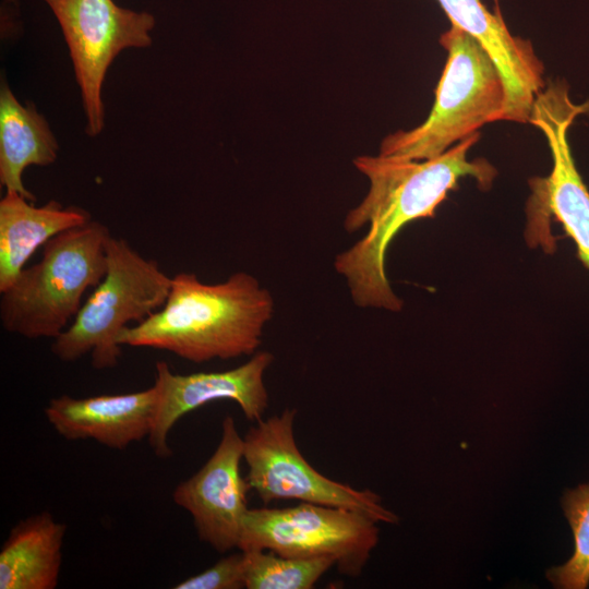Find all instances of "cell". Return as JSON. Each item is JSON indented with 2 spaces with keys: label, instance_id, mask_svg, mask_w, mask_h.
I'll list each match as a JSON object with an SVG mask.
<instances>
[{
  "label": "cell",
  "instance_id": "cell-1",
  "mask_svg": "<svg viewBox=\"0 0 589 589\" xmlns=\"http://www.w3.org/2000/svg\"><path fill=\"white\" fill-rule=\"evenodd\" d=\"M479 140L473 133L437 157L411 160L393 156L362 155L353 165L369 180L361 203L345 217L348 233L369 226L366 235L334 261L335 271L348 285L360 308L399 312L402 300L393 291L385 272V255L395 236L409 223L434 217L438 205L458 181L471 177L488 190L496 169L485 159L469 160L467 153Z\"/></svg>",
  "mask_w": 589,
  "mask_h": 589
},
{
  "label": "cell",
  "instance_id": "cell-2",
  "mask_svg": "<svg viewBox=\"0 0 589 589\" xmlns=\"http://www.w3.org/2000/svg\"><path fill=\"white\" fill-rule=\"evenodd\" d=\"M274 306L271 292L249 273L237 272L218 284L178 273L165 304L124 328L118 341L166 350L194 363L253 356Z\"/></svg>",
  "mask_w": 589,
  "mask_h": 589
},
{
  "label": "cell",
  "instance_id": "cell-3",
  "mask_svg": "<svg viewBox=\"0 0 589 589\" xmlns=\"http://www.w3.org/2000/svg\"><path fill=\"white\" fill-rule=\"evenodd\" d=\"M111 233L97 220L63 231L43 247L39 262L25 267L1 293L4 330L27 339L57 338L72 323L83 297L107 269Z\"/></svg>",
  "mask_w": 589,
  "mask_h": 589
},
{
  "label": "cell",
  "instance_id": "cell-4",
  "mask_svg": "<svg viewBox=\"0 0 589 589\" xmlns=\"http://www.w3.org/2000/svg\"><path fill=\"white\" fill-rule=\"evenodd\" d=\"M440 41L447 50V60L430 115L414 129L384 137L380 155L434 158L484 124L505 119V83L484 48L455 25Z\"/></svg>",
  "mask_w": 589,
  "mask_h": 589
},
{
  "label": "cell",
  "instance_id": "cell-5",
  "mask_svg": "<svg viewBox=\"0 0 589 589\" xmlns=\"http://www.w3.org/2000/svg\"><path fill=\"white\" fill-rule=\"evenodd\" d=\"M107 269L68 328L53 339L51 352L64 362L91 354L97 370L118 365V338L129 323L143 322L166 302L172 277L153 259L142 256L122 239L107 242Z\"/></svg>",
  "mask_w": 589,
  "mask_h": 589
},
{
  "label": "cell",
  "instance_id": "cell-6",
  "mask_svg": "<svg viewBox=\"0 0 589 589\" xmlns=\"http://www.w3.org/2000/svg\"><path fill=\"white\" fill-rule=\"evenodd\" d=\"M589 113V101L575 104L568 85L551 82L536 97L529 123L538 128L548 141L552 170L545 178L530 180L526 237L531 247L541 245L545 252L555 250L550 230L554 217L575 242L577 257L589 271V190L573 157L568 130L579 115Z\"/></svg>",
  "mask_w": 589,
  "mask_h": 589
},
{
  "label": "cell",
  "instance_id": "cell-7",
  "mask_svg": "<svg viewBox=\"0 0 589 589\" xmlns=\"http://www.w3.org/2000/svg\"><path fill=\"white\" fill-rule=\"evenodd\" d=\"M376 524L359 512L305 502L286 508H249L238 549L330 557L340 574L358 577L378 542Z\"/></svg>",
  "mask_w": 589,
  "mask_h": 589
},
{
  "label": "cell",
  "instance_id": "cell-8",
  "mask_svg": "<svg viewBox=\"0 0 589 589\" xmlns=\"http://www.w3.org/2000/svg\"><path fill=\"white\" fill-rule=\"evenodd\" d=\"M296 409L287 408L280 414L262 419L245 433L243 460L251 490L264 503L299 500L359 512L377 522L396 524L397 515L383 506L380 495L334 481L311 466L296 443Z\"/></svg>",
  "mask_w": 589,
  "mask_h": 589
},
{
  "label": "cell",
  "instance_id": "cell-9",
  "mask_svg": "<svg viewBox=\"0 0 589 589\" xmlns=\"http://www.w3.org/2000/svg\"><path fill=\"white\" fill-rule=\"evenodd\" d=\"M57 17L70 50L87 118V133L104 128L103 82L112 60L127 48L152 44L155 19L112 0H44Z\"/></svg>",
  "mask_w": 589,
  "mask_h": 589
},
{
  "label": "cell",
  "instance_id": "cell-10",
  "mask_svg": "<svg viewBox=\"0 0 589 589\" xmlns=\"http://www.w3.org/2000/svg\"><path fill=\"white\" fill-rule=\"evenodd\" d=\"M274 361L269 351H256L245 363L221 372L176 374L165 361L156 362L157 404L148 435L154 454L168 458V436L184 414L216 400L238 404L247 420L259 422L268 407L264 373Z\"/></svg>",
  "mask_w": 589,
  "mask_h": 589
},
{
  "label": "cell",
  "instance_id": "cell-11",
  "mask_svg": "<svg viewBox=\"0 0 589 589\" xmlns=\"http://www.w3.org/2000/svg\"><path fill=\"white\" fill-rule=\"evenodd\" d=\"M243 460V437L235 419L221 422L220 441L208 460L189 479L180 482L173 502L192 516L202 542L219 553L239 546L243 519L249 510L251 486L240 472Z\"/></svg>",
  "mask_w": 589,
  "mask_h": 589
},
{
  "label": "cell",
  "instance_id": "cell-12",
  "mask_svg": "<svg viewBox=\"0 0 589 589\" xmlns=\"http://www.w3.org/2000/svg\"><path fill=\"white\" fill-rule=\"evenodd\" d=\"M452 25L473 37L489 53L504 80L505 119L529 122L536 97L545 87L544 68L532 44L510 34L498 9L489 11L481 0H436Z\"/></svg>",
  "mask_w": 589,
  "mask_h": 589
},
{
  "label": "cell",
  "instance_id": "cell-13",
  "mask_svg": "<svg viewBox=\"0 0 589 589\" xmlns=\"http://www.w3.org/2000/svg\"><path fill=\"white\" fill-rule=\"evenodd\" d=\"M157 404L152 387L128 394L74 398L61 395L49 400L44 412L55 431L65 440H95L113 449H124L148 437Z\"/></svg>",
  "mask_w": 589,
  "mask_h": 589
},
{
  "label": "cell",
  "instance_id": "cell-14",
  "mask_svg": "<svg viewBox=\"0 0 589 589\" xmlns=\"http://www.w3.org/2000/svg\"><path fill=\"white\" fill-rule=\"evenodd\" d=\"M16 191L0 201V292L7 290L39 247L57 235L92 220L79 206L57 201L35 206Z\"/></svg>",
  "mask_w": 589,
  "mask_h": 589
},
{
  "label": "cell",
  "instance_id": "cell-15",
  "mask_svg": "<svg viewBox=\"0 0 589 589\" xmlns=\"http://www.w3.org/2000/svg\"><path fill=\"white\" fill-rule=\"evenodd\" d=\"M65 532L48 512L19 521L0 550V589L56 588Z\"/></svg>",
  "mask_w": 589,
  "mask_h": 589
},
{
  "label": "cell",
  "instance_id": "cell-16",
  "mask_svg": "<svg viewBox=\"0 0 589 589\" xmlns=\"http://www.w3.org/2000/svg\"><path fill=\"white\" fill-rule=\"evenodd\" d=\"M58 143L48 122L31 105L23 106L5 83L0 89V184L31 202L23 183L28 166H48L58 157Z\"/></svg>",
  "mask_w": 589,
  "mask_h": 589
},
{
  "label": "cell",
  "instance_id": "cell-17",
  "mask_svg": "<svg viewBox=\"0 0 589 589\" xmlns=\"http://www.w3.org/2000/svg\"><path fill=\"white\" fill-rule=\"evenodd\" d=\"M242 552L247 589H311L335 566L330 557H291L266 550Z\"/></svg>",
  "mask_w": 589,
  "mask_h": 589
},
{
  "label": "cell",
  "instance_id": "cell-18",
  "mask_svg": "<svg viewBox=\"0 0 589 589\" xmlns=\"http://www.w3.org/2000/svg\"><path fill=\"white\" fill-rule=\"evenodd\" d=\"M562 506L574 536V552L546 576L556 588L585 589L589 585V483L566 490Z\"/></svg>",
  "mask_w": 589,
  "mask_h": 589
},
{
  "label": "cell",
  "instance_id": "cell-19",
  "mask_svg": "<svg viewBox=\"0 0 589 589\" xmlns=\"http://www.w3.org/2000/svg\"><path fill=\"white\" fill-rule=\"evenodd\" d=\"M175 589H241L243 579V552L233 553L220 558L213 566L200 574L191 576L176 586Z\"/></svg>",
  "mask_w": 589,
  "mask_h": 589
}]
</instances>
